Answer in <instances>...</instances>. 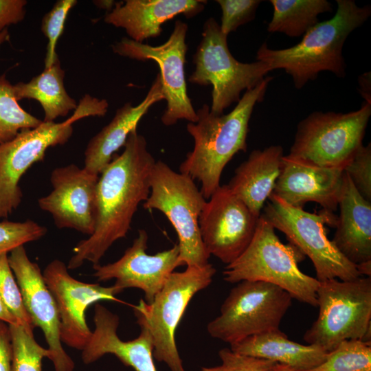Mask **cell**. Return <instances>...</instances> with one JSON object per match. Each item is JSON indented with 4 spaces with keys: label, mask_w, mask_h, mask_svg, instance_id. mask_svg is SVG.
<instances>
[{
    "label": "cell",
    "mask_w": 371,
    "mask_h": 371,
    "mask_svg": "<svg viewBox=\"0 0 371 371\" xmlns=\"http://www.w3.org/2000/svg\"><path fill=\"white\" fill-rule=\"evenodd\" d=\"M120 155L115 154L100 174L96 192V221L93 234L80 241L67 269H76L85 261L99 265L109 247L126 237L138 205L150 194V179L155 160L145 137L135 130Z\"/></svg>",
    "instance_id": "cell-1"
},
{
    "label": "cell",
    "mask_w": 371,
    "mask_h": 371,
    "mask_svg": "<svg viewBox=\"0 0 371 371\" xmlns=\"http://www.w3.org/2000/svg\"><path fill=\"white\" fill-rule=\"evenodd\" d=\"M272 77H266L254 88L246 91L227 114L216 115L204 104L196 111L197 121L186 128L194 139V148L180 164L179 172L197 180L201 192L209 199L220 186L227 163L238 152H246L249 122L257 102L262 101Z\"/></svg>",
    "instance_id": "cell-2"
},
{
    "label": "cell",
    "mask_w": 371,
    "mask_h": 371,
    "mask_svg": "<svg viewBox=\"0 0 371 371\" xmlns=\"http://www.w3.org/2000/svg\"><path fill=\"white\" fill-rule=\"evenodd\" d=\"M335 14L310 28L297 45L272 49L263 43L257 51V60L267 63L271 70L282 69L289 74L297 89L315 80L319 73L328 71L339 78L346 76L342 56L349 34L361 26L371 14L370 5L358 6L353 0H337Z\"/></svg>",
    "instance_id": "cell-3"
},
{
    "label": "cell",
    "mask_w": 371,
    "mask_h": 371,
    "mask_svg": "<svg viewBox=\"0 0 371 371\" xmlns=\"http://www.w3.org/2000/svg\"><path fill=\"white\" fill-rule=\"evenodd\" d=\"M304 255L292 244H283L272 225L260 214L245 250L223 272L224 280L260 281L280 287L293 299L317 307L319 282L298 267Z\"/></svg>",
    "instance_id": "cell-4"
},
{
    "label": "cell",
    "mask_w": 371,
    "mask_h": 371,
    "mask_svg": "<svg viewBox=\"0 0 371 371\" xmlns=\"http://www.w3.org/2000/svg\"><path fill=\"white\" fill-rule=\"evenodd\" d=\"M316 320L305 332L308 344L327 352L348 339L371 342V278L319 282L317 290Z\"/></svg>",
    "instance_id": "cell-5"
},
{
    "label": "cell",
    "mask_w": 371,
    "mask_h": 371,
    "mask_svg": "<svg viewBox=\"0 0 371 371\" xmlns=\"http://www.w3.org/2000/svg\"><path fill=\"white\" fill-rule=\"evenodd\" d=\"M150 187L143 207L161 212L175 229L179 238L178 266L208 265L210 255L203 245L199 225L206 200L194 180L159 160L152 170Z\"/></svg>",
    "instance_id": "cell-6"
},
{
    "label": "cell",
    "mask_w": 371,
    "mask_h": 371,
    "mask_svg": "<svg viewBox=\"0 0 371 371\" xmlns=\"http://www.w3.org/2000/svg\"><path fill=\"white\" fill-rule=\"evenodd\" d=\"M215 273L210 263L173 271L151 303L141 299L133 306L137 323L153 338V357L171 371H186L176 344V330L192 297L211 284Z\"/></svg>",
    "instance_id": "cell-7"
},
{
    "label": "cell",
    "mask_w": 371,
    "mask_h": 371,
    "mask_svg": "<svg viewBox=\"0 0 371 371\" xmlns=\"http://www.w3.org/2000/svg\"><path fill=\"white\" fill-rule=\"evenodd\" d=\"M193 63L194 71L188 81L200 86L212 85L210 111L216 115L223 114L230 105L238 102L243 90L254 88L271 71L262 61H238L228 48L227 36L212 17L203 24Z\"/></svg>",
    "instance_id": "cell-8"
},
{
    "label": "cell",
    "mask_w": 371,
    "mask_h": 371,
    "mask_svg": "<svg viewBox=\"0 0 371 371\" xmlns=\"http://www.w3.org/2000/svg\"><path fill=\"white\" fill-rule=\"evenodd\" d=\"M268 200L261 214L311 259L319 282L361 277L357 266L327 238L325 225L335 227L337 216L334 212L322 209L319 213H311L293 207L272 194Z\"/></svg>",
    "instance_id": "cell-9"
},
{
    "label": "cell",
    "mask_w": 371,
    "mask_h": 371,
    "mask_svg": "<svg viewBox=\"0 0 371 371\" xmlns=\"http://www.w3.org/2000/svg\"><path fill=\"white\" fill-rule=\"evenodd\" d=\"M371 104L348 113L315 111L299 122L289 157L326 168L344 167L363 145Z\"/></svg>",
    "instance_id": "cell-10"
},
{
    "label": "cell",
    "mask_w": 371,
    "mask_h": 371,
    "mask_svg": "<svg viewBox=\"0 0 371 371\" xmlns=\"http://www.w3.org/2000/svg\"><path fill=\"white\" fill-rule=\"evenodd\" d=\"M292 299L278 286L260 281H241L230 290L219 315L208 323L207 330L211 337L230 345L279 330Z\"/></svg>",
    "instance_id": "cell-11"
},
{
    "label": "cell",
    "mask_w": 371,
    "mask_h": 371,
    "mask_svg": "<svg viewBox=\"0 0 371 371\" xmlns=\"http://www.w3.org/2000/svg\"><path fill=\"white\" fill-rule=\"evenodd\" d=\"M87 117V109L79 104L65 121L43 120L38 126L23 129L12 140L0 144V218L8 217L20 205L22 176L43 159L47 148L67 142L73 133V124Z\"/></svg>",
    "instance_id": "cell-12"
},
{
    "label": "cell",
    "mask_w": 371,
    "mask_h": 371,
    "mask_svg": "<svg viewBox=\"0 0 371 371\" xmlns=\"http://www.w3.org/2000/svg\"><path fill=\"white\" fill-rule=\"evenodd\" d=\"M188 28L187 23L176 21L168 39L157 46L138 43L127 37L111 46L113 52L121 56L142 61L152 60L157 63L164 100L167 102L166 109L161 117L165 126L175 124L180 120L196 122L198 119L188 95L185 75Z\"/></svg>",
    "instance_id": "cell-13"
},
{
    "label": "cell",
    "mask_w": 371,
    "mask_h": 371,
    "mask_svg": "<svg viewBox=\"0 0 371 371\" xmlns=\"http://www.w3.org/2000/svg\"><path fill=\"white\" fill-rule=\"evenodd\" d=\"M258 218L227 185L220 186L206 201L199 218L208 254L226 265L234 262L251 242Z\"/></svg>",
    "instance_id": "cell-14"
},
{
    "label": "cell",
    "mask_w": 371,
    "mask_h": 371,
    "mask_svg": "<svg viewBox=\"0 0 371 371\" xmlns=\"http://www.w3.org/2000/svg\"><path fill=\"white\" fill-rule=\"evenodd\" d=\"M67 269L63 262L56 259L46 266L43 276L58 308L61 341L82 350L92 333L86 322L87 308L100 300L120 302L116 295L123 290L114 284L103 286L79 281Z\"/></svg>",
    "instance_id": "cell-15"
},
{
    "label": "cell",
    "mask_w": 371,
    "mask_h": 371,
    "mask_svg": "<svg viewBox=\"0 0 371 371\" xmlns=\"http://www.w3.org/2000/svg\"><path fill=\"white\" fill-rule=\"evenodd\" d=\"M98 179L73 164L56 168L50 175L52 190L38 200V206L51 214L59 229H72L89 236L95 226Z\"/></svg>",
    "instance_id": "cell-16"
},
{
    "label": "cell",
    "mask_w": 371,
    "mask_h": 371,
    "mask_svg": "<svg viewBox=\"0 0 371 371\" xmlns=\"http://www.w3.org/2000/svg\"><path fill=\"white\" fill-rule=\"evenodd\" d=\"M8 260L33 325L43 332L55 371H73L74 363L62 346L56 304L38 265L29 259L24 245L12 249Z\"/></svg>",
    "instance_id": "cell-17"
},
{
    "label": "cell",
    "mask_w": 371,
    "mask_h": 371,
    "mask_svg": "<svg viewBox=\"0 0 371 371\" xmlns=\"http://www.w3.org/2000/svg\"><path fill=\"white\" fill-rule=\"evenodd\" d=\"M148 236L139 229L123 256L117 261L105 265L93 266V276L98 281L115 280L114 285L123 291L127 288L139 289L144 293L145 302L150 304L162 289L167 278L178 267L179 247L148 254Z\"/></svg>",
    "instance_id": "cell-18"
},
{
    "label": "cell",
    "mask_w": 371,
    "mask_h": 371,
    "mask_svg": "<svg viewBox=\"0 0 371 371\" xmlns=\"http://www.w3.org/2000/svg\"><path fill=\"white\" fill-rule=\"evenodd\" d=\"M343 174L341 168L322 167L284 155L271 194L297 208L315 202L322 209L334 212L338 207Z\"/></svg>",
    "instance_id": "cell-19"
},
{
    "label": "cell",
    "mask_w": 371,
    "mask_h": 371,
    "mask_svg": "<svg viewBox=\"0 0 371 371\" xmlns=\"http://www.w3.org/2000/svg\"><path fill=\"white\" fill-rule=\"evenodd\" d=\"M93 322L95 328L82 350L85 364L112 354L135 371H157L153 361V338L146 328L140 326V333L134 339L122 340L117 333L119 317L100 304L95 306Z\"/></svg>",
    "instance_id": "cell-20"
},
{
    "label": "cell",
    "mask_w": 371,
    "mask_h": 371,
    "mask_svg": "<svg viewBox=\"0 0 371 371\" xmlns=\"http://www.w3.org/2000/svg\"><path fill=\"white\" fill-rule=\"evenodd\" d=\"M206 3L203 0H126L116 2L104 21L124 29L131 39L143 43L159 36L165 22L179 14L192 18L201 12Z\"/></svg>",
    "instance_id": "cell-21"
},
{
    "label": "cell",
    "mask_w": 371,
    "mask_h": 371,
    "mask_svg": "<svg viewBox=\"0 0 371 371\" xmlns=\"http://www.w3.org/2000/svg\"><path fill=\"white\" fill-rule=\"evenodd\" d=\"M164 100L159 74L154 80L146 97L137 105L126 102L117 109L111 122L89 142L85 150L84 168L100 175L115 153L124 146L128 135L156 102Z\"/></svg>",
    "instance_id": "cell-22"
},
{
    "label": "cell",
    "mask_w": 371,
    "mask_h": 371,
    "mask_svg": "<svg viewBox=\"0 0 371 371\" xmlns=\"http://www.w3.org/2000/svg\"><path fill=\"white\" fill-rule=\"evenodd\" d=\"M337 208L332 243L355 265L371 260V202L359 193L344 172Z\"/></svg>",
    "instance_id": "cell-23"
},
{
    "label": "cell",
    "mask_w": 371,
    "mask_h": 371,
    "mask_svg": "<svg viewBox=\"0 0 371 371\" xmlns=\"http://www.w3.org/2000/svg\"><path fill=\"white\" fill-rule=\"evenodd\" d=\"M282 147L272 145L254 150L236 169L227 188L254 215L260 217L264 204L271 194L280 172Z\"/></svg>",
    "instance_id": "cell-24"
},
{
    "label": "cell",
    "mask_w": 371,
    "mask_h": 371,
    "mask_svg": "<svg viewBox=\"0 0 371 371\" xmlns=\"http://www.w3.org/2000/svg\"><path fill=\"white\" fill-rule=\"evenodd\" d=\"M234 352L270 360L299 371H313L326 359L327 352L313 344L289 339L280 329L249 337L230 344Z\"/></svg>",
    "instance_id": "cell-25"
},
{
    "label": "cell",
    "mask_w": 371,
    "mask_h": 371,
    "mask_svg": "<svg viewBox=\"0 0 371 371\" xmlns=\"http://www.w3.org/2000/svg\"><path fill=\"white\" fill-rule=\"evenodd\" d=\"M65 71L59 58L43 72L27 82H19L13 85L17 101L34 99L41 105L44 122H54L65 117L77 108L78 104L67 92L64 85Z\"/></svg>",
    "instance_id": "cell-26"
},
{
    "label": "cell",
    "mask_w": 371,
    "mask_h": 371,
    "mask_svg": "<svg viewBox=\"0 0 371 371\" xmlns=\"http://www.w3.org/2000/svg\"><path fill=\"white\" fill-rule=\"evenodd\" d=\"M273 12L268 23L269 32H281L291 37L304 35L318 23V15L332 12L326 0H271Z\"/></svg>",
    "instance_id": "cell-27"
},
{
    "label": "cell",
    "mask_w": 371,
    "mask_h": 371,
    "mask_svg": "<svg viewBox=\"0 0 371 371\" xmlns=\"http://www.w3.org/2000/svg\"><path fill=\"white\" fill-rule=\"evenodd\" d=\"M43 120L25 111L5 75L0 76V144L14 139L23 129L38 126Z\"/></svg>",
    "instance_id": "cell-28"
},
{
    "label": "cell",
    "mask_w": 371,
    "mask_h": 371,
    "mask_svg": "<svg viewBox=\"0 0 371 371\" xmlns=\"http://www.w3.org/2000/svg\"><path fill=\"white\" fill-rule=\"evenodd\" d=\"M313 371H371V342L345 340Z\"/></svg>",
    "instance_id": "cell-29"
},
{
    "label": "cell",
    "mask_w": 371,
    "mask_h": 371,
    "mask_svg": "<svg viewBox=\"0 0 371 371\" xmlns=\"http://www.w3.org/2000/svg\"><path fill=\"white\" fill-rule=\"evenodd\" d=\"M12 344L11 371H42V360L50 358L48 348L40 346L33 331L18 324H9Z\"/></svg>",
    "instance_id": "cell-30"
},
{
    "label": "cell",
    "mask_w": 371,
    "mask_h": 371,
    "mask_svg": "<svg viewBox=\"0 0 371 371\" xmlns=\"http://www.w3.org/2000/svg\"><path fill=\"white\" fill-rule=\"evenodd\" d=\"M0 299L18 324L33 331L34 326L23 304L21 290L10 267L7 253L0 254Z\"/></svg>",
    "instance_id": "cell-31"
},
{
    "label": "cell",
    "mask_w": 371,
    "mask_h": 371,
    "mask_svg": "<svg viewBox=\"0 0 371 371\" xmlns=\"http://www.w3.org/2000/svg\"><path fill=\"white\" fill-rule=\"evenodd\" d=\"M76 3V0H58L42 19L41 32L47 40L45 68L50 67L58 58L56 45L63 32L67 17Z\"/></svg>",
    "instance_id": "cell-32"
},
{
    "label": "cell",
    "mask_w": 371,
    "mask_h": 371,
    "mask_svg": "<svg viewBox=\"0 0 371 371\" xmlns=\"http://www.w3.org/2000/svg\"><path fill=\"white\" fill-rule=\"evenodd\" d=\"M47 232L45 227L35 221H3L0 222V254L10 253L14 248L37 240Z\"/></svg>",
    "instance_id": "cell-33"
},
{
    "label": "cell",
    "mask_w": 371,
    "mask_h": 371,
    "mask_svg": "<svg viewBox=\"0 0 371 371\" xmlns=\"http://www.w3.org/2000/svg\"><path fill=\"white\" fill-rule=\"evenodd\" d=\"M222 11L221 32L228 36L229 33L252 20L257 8L261 3L258 0H216Z\"/></svg>",
    "instance_id": "cell-34"
},
{
    "label": "cell",
    "mask_w": 371,
    "mask_h": 371,
    "mask_svg": "<svg viewBox=\"0 0 371 371\" xmlns=\"http://www.w3.org/2000/svg\"><path fill=\"white\" fill-rule=\"evenodd\" d=\"M359 193L371 202V145L363 144L343 169Z\"/></svg>",
    "instance_id": "cell-35"
},
{
    "label": "cell",
    "mask_w": 371,
    "mask_h": 371,
    "mask_svg": "<svg viewBox=\"0 0 371 371\" xmlns=\"http://www.w3.org/2000/svg\"><path fill=\"white\" fill-rule=\"evenodd\" d=\"M221 363L213 367H202L201 371H273L278 363L240 354L225 348L218 351Z\"/></svg>",
    "instance_id": "cell-36"
},
{
    "label": "cell",
    "mask_w": 371,
    "mask_h": 371,
    "mask_svg": "<svg viewBox=\"0 0 371 371\" xmlns=\"http://www.w3.org/2000/svg\"><path fill=\"white\" fill-rule=\"evenodd\" d=\"M26 5L25 0H0V32L24 19Z\"/></svg>",
    "instance_id": "cell-37"
},
{
    "label": "cell",
    "mask_w": 371,
    "mask_h": 371,
    "mask_svg": "<svg viewBox=\"0 0 371 371\" xmlns=\"http://www.w3.org/2000/svg\"><path fill=\"white\" fill-rule=\"evenodd\" d=\"M12 337L9 324L0 320V371H11Z\"/></svg>",
    "instance_id": "cell-38"
},
{
    "label": "cell",
    "mask_w": 371,
    "mask_h": 371,
    "mask_svg": "<svg viewBox=\"0 0 371 371\" xmlns=\"http://www.w3.org/2000/svg\"><path fill=\"white\" fill-rule=\"evenodd\" d=\"M359 91L365 102L371 104L370 73H366L359 78Z\"/></svg>",
    "instance_id": "cell-39"
},
{
    "label": "cell",
    "mask_w": 371,
    "mask_h": 371,
    "mask_svg": "<svg viewBox=\"0 0 371 371\" xmlns=\"http://www.w3.org/2000/svg\"><path fill=\"white\" fill-rule=\"evenodd\" d=\"M0 320L6 322L8 324H18L16 319L6 308L0 299Z\"/></svg>",
    "instance_id": "cell-40"
},
{
    "label": "cell",
    "mask_w": 371,
    "mask_h": 371,
    "mask_svg": "<svg viewBox=\"0 0 371 371\" xmlns=\"http://www.w3.org/2000/svg\"><path fill=\"white\" fill-rule=\"evenodd\" d=\"M93 3L99 8L111 12L115 7L116 2L113 0L93 1Z\"/></svg>",
    "instance_id": "cell-41"
},
{
    "label": "cell",
    "mask_w": 371,
    "mask_h": 371,
    "mask_svg": "<svg viewBox=\"0 0 371 371\" xmlns=\"http://www.w3.org/2000/svg\"><path fill=\"white\" fill-rule=\"evenodd\" d=\"M356 266L361 276L363 275L366 276V277L371 276V260L360 263Z\"/></svg>",
    "instance_id": "cell-42"
},
{
    "label": "cell",
    "mask_w": 371,
    "mask_h": 371,
    "mask_svg": "<svg viewBox=\"0 0 371 371\" xmlns=\"http://www.w3.org/2000/svg\"><path fill=\"white\" fill-rule=\"evenodd\" d=\"M273 371H299V370L293 369L285 365L277 363L273 369Z\"/></svg>",
    "instance_id": "cell-43"
},
{
    "label": "cell",
    "mask_w": 371,
    "mask_h": 371,
    "mask_svg": "<svg viewBox=\"0 0 371 371\" xmlns=\"http://www.w3.org/2000/svg\"><path fill=\"white\" fill-rule=\"evenodd\" d=\"M9 37H10L9 32L7 28L3 30L2 32H0V45L7 41L9 39Z\"/></svg>",
    "instance_id": "cell-44"
}]
</instances>
